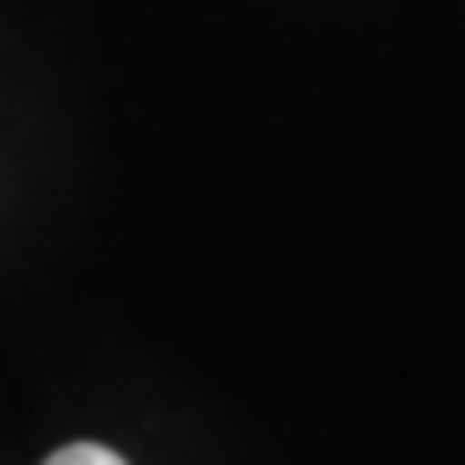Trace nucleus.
Wrapping results in <instances>:
<instances>
[{
    "instance_id": "f257e3e1",
    "label": "nucleus",
    "mask_w": 465,
    "mask_h": 465,
    "mask_svg": "<svg viewBox=\"0 0 465 465\" xmlns=\"http://www.w3.org/2000/svg\"><path fill=\"white\" fill-rule=\"evenodd\" d=\"M45 465H124V454H113L102 443H68V449H56Z\"/></svg>"
}]
</instances>
